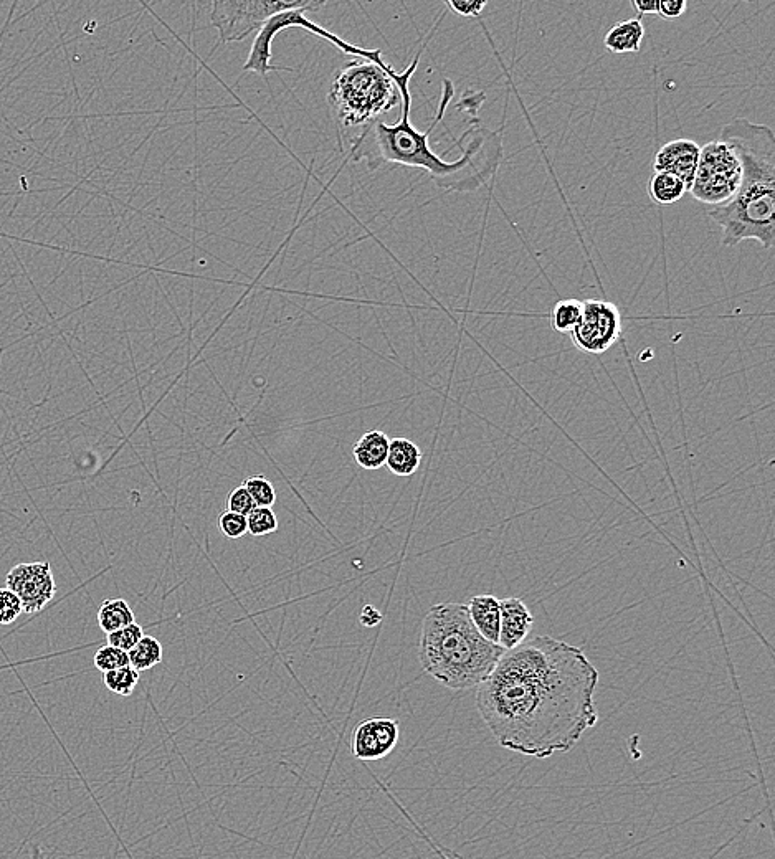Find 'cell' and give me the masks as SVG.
<instances>
[{
	"mask_svg": "<svg viewBox=\"0 0 775 859\" xmlns=\"http://www.w3.org/2000/svg\"><path fill=\"white\" fill-rule=\"evenodd\" d=\"M389 442L386 433L379 430L364 433L352 450L357 465L364 470H379L386 466Z\"/></svg>",
	"mask_w": 775,
	"mask_h": 859,
	"instance_id": "cell-16",
	"label": "cell"
},
{
	"mask_svg": "<svg viewBox=\"0 0 775 859\" xmlns=\"http://www.w3.org/2000/svg\"><path fill=\"white\" fill-rule=\"evenodd\" d=\"M93 663H95L96 670H100L101 673H108V671L129 666V656L126 651L119 650L115 646L105 645L98 648Z\"/></svg>",
	"mask_w": 775,
	"mask_h": 859,
	"instance_id": "cell-25",
	"label": "cell"
},
{
	"mask_svg": "<svg viewBox=\"0 0 775 859\" xmlns=\"http://www.w3.org/2000/svg\"><path fill=\"white\" fill-rule=\"evenodd\" d=\"M7 589L22 602L25 613H39L57 594L50 562H27L15 565L7 574Z\"/></svg>",
	"mask_w": 775,
	"mask_h": 859,
	"instance_id": "cell-10",
	"label": "cell"
},
{
	"mask_svg": "<svg viewBox=\"0 0 775 859\" xmlns=\"http://www.w3.org/2000/svg\"><path fill=\"white\" fill-rule=\"evenodd\" d=\"M103 683H105L106 689L111 691V693L126 698V696H131L136 686H138L139 673L134 668H131V666H124V668H119V670L103 673Z\"/></svg>",
	"mask_w": 775,
	"mask_h": 859,
	"instance_id": "cell-22",
	"label": "cell"
},
{
	"mask_svg": "<svg viewBox=\"0 0 775 859\" xmlns=\"http://www.w3.org/2000/svg\"><path fill=\"white\" fill-rule=\"evenodd\" d=\"M225 508L230 513L248 516V514L252 513L253 509L257 508V504L253 501L252 496L245 489V486H238V488L233 489L232 493L227 496Z\"/></svg>",
	"mask_w": 775,
	"mask_h": 859,
	"instance_id": "cell-29",
	"label": "cell"
},
{
	"mask_svg": "<svg viewBox=\"0 0 775 859\" xmlns=\"http://www.w3.org/2000/svg\"><path fill=\"white\" fill-rule=\"evenodd\" d=\"M742 164L736 149L721 139L701 146L691 195L713 209L728 204L741 186Z\"/></svg>",
	"mask_w": 775,
	"mask_h": 859,
	"instance_id": "cell-7",
	"label": "cell"
},
{
	"mask_svg": "<svg viewBox=\"0 0 775 859\" xmlns=\"http://www.w3.org/2000/svg\"><path fill=\"white\" fill-rule=\"evenodd\" d=\"M701 146L691 139H675L663 144L653 159V171L678 177L686 189H691L698 167Z\"/></svg>",
	"mask_w": 775,
	"mask_h": 859,
	"instance_id": "cell-12",
	"label": "cell"
},
{
	"mask_svg": "<svg viewBox=\"0 0 775 859\" xmlns=\"http://www.w3.org/2000/svg\"><path fill=\"white\" fill-rule=\"evenodd\" d=\"M447 7L452 10L453 14L460 15V17H478L486 7V0L485 2L483 0H478V2H473V0H447Z\"/></svg>",
	"mask_w": 775,
	"mask_h": 859,
	"instance_id": "cell-30",
	"label": "cell"
},
{
	"mask_svg": "<svg viewBox=\"0 0 775 859\" xmlns=\"http://www.w3.org/2000/svg\"><path fill=\"white\" fill-rule=\"evenodd\" d=\"M718 139L731 144L742 164L741 186L728 204L708 210L723 230V245L756 240L766 250L775 242V136L766 124L737 118Z\"/></svg>",
	"mask_w": 775,
	"mask_h": 859,
	"instance_id": "cell-3",
	"label": "cell"
},
{
	"mask_svg": "<svg viewBox=\"0 0 775 859\" xmlns=\"http://www.w3.org/2000/svg\"><path fill=\"white\" fill-rule=\"evenodd\" d=\"M399 722L389 717H374L357 724L352 732V755L362 762L386 759L399 744Z\"/></svg>",
	"mask_w": 775,
	"mask_h": 859,
	"instance_id": "cell-11",
	"label": "cell"
},
{
	"mask_svg": "<svg viewBox=\"0 0 775 859\" xmlns=\"http://www.w3.org/2000/svg\"><path fill=\"white\" fill-rule=\"evenodd\" d=\"M599 671L584 651L538 635L504 651L478 686L476 709L496 742L514 754H566L599 722Z\"/></svg>",
	"mask_w": 775,
	"mask_h": 859,
	"instance_id": "cell-1",
	"label": "cell"
},
{
	"mask_svg": "<svg viewBox=\"0 0 775 859\" xmlns=\"http://www.w3.org/2000/svg\"><path fill=\"white\" fill-rule=\"evenodd\" d=\"M504 650L480 635L462 603H438L425 615L419 660L428 676L448 689L478 688Z\"/></svg>",
	"mask_w": 775,
	"mask_h": 859,
	"instance_id": "cell-4",
	"label": "cell"
},
{
	"mask_svg": "<svg viewBox=\"0 0 775 859\" xmlns=\"http://www.w3.org/2000/svg\"><path fill=\"white\" fill-rule=\"evenodd\" d=\"M582 316V301L569 298L554 304L551 311L552 329L559 334H571Z\"/></svg>",
	"mask_w": 775,
	"mask_h": 859,
	"instance_id": "cell-21",
	"label": "cell"
},
{
	"mask_svg": "<svg viewBox=\"0 0 775 859\" xmlns=\"http://www.w3.org/2000/svg\"><path fill=\"white\" fill-rule=\"evenodd\" d=\"M471 622L480 635L498 645L500 640V600L495 595H476L468 605Z\"/></svg>",
	"mask_w": 775,
	"mask_h": 859,
	"instance_id": "cell-14",
	"label": "cell"
},
{
	"mask_svg": "<svg viewBox=\"0 0 775 859\" xmlns=\"http://www.w3.org/2000/svg\"><path fill=\"white\" fill-rule=\"evenodd\" d=\"M632 7L637 10L638 17L657 14L658 0H632Z\"/></svg>",
	"mask_w": 775,
	"mask_h": 859,
	"instance_id": "cell-33",
	"label": "cell"
},
{
	"mask_svg": "<svg viewBox=\"0 0 775 859\" xmlns=\"http://www.w3.org/2000/svg\"><path fill=\"white\" fill-rule=\"evenodd\" d=\"M359 620H361V625H364V627L374 628L382 622V613L376 607L366 605V607L362 608Z\"/></svg>",
	"mask_w": 775,
	"mask_h": 859,
	"instance_id": "cell-32",
	"label": "cell"
},
{
	"mask_svg": "<svg viewBox=\"0 0 775 859\" xmlns=\"http://www.w3.org/2000/svg\"><path fill=\"white\" fill-rule=\"evenodd\" d=\"M443 15L437 20L432 32L425 38L419 52L410 63L405 72H395L389 68V75L397 85L400 93V119L399 123L386 124L382 121L372 124L369 133H374L372 139V151L367 152L369 157V169L392 164V166L412 167L427 172L432 181L438 187L447 192H475L485 187L491 177H495L504 159L503 134L501 131H493L486 128L478 119H471L470 128L458 138V148L462 156L457 161L447 162L438 156L430 148L428 139L438 124L445 118L448 105L455 95V86L452 80L442 81V98L438 103L437 116L433 118L432 124L427 131L422 133L415 129L410 121V108H412V95H410V80L417 72L422 53L425 52L430 38L435 34L438 25L442 22Z\"/></svg>",
	"mask_w": 775,
	"mask_h": 859,
	"instance_id": "cell-2",
	"label": "cell"
},
{
	"mask_svg": "<svg viewBox=\"0 0 775 859\" xmlns=\"http://www.w3.org/2000/svg\"><path fill=\"white\" fill-rule=\"evenodd\" d=\"M311 0H215L210 22L219 32V45L242 42L255 30L260 32L268 20L285 10L300 9Z\"/></svg>",
	"mask_w": 775,
	"mask_h": 859,
	"instance_id": "cell-8",
	"label": "cell"
},
{
	"mask_svg": "<svg viewBox=\"0 0 775 859\" xmlns=\"http://www.w3.org/2000/svg\"><path fill=\"white\" fill-rule=\"evenodd\" d=\"M24 613L20 598L12 590L0 589V625H12Z\"/></svg>",
	"mask_w": 775,
	"mask_h": 859,
	"instance_id": "cell-27",
	"label": "cell"
},
{
	"mask_svg": "<svg viewBox=\"0 0 775 859\" xmlns=\"http://www.w3.org/2000/svg\"><path fill=\"white\" fill-rule=\"evenodd\" d=\"M500 640L498 645L504 651L513 650L528 640L533 630V613L528 605L518 597H508L500 600Z\"/></svg>",
	"mask_w": 775,
	"mask_h": 859,
	"instance_id": "cell-13",
	"label": "cell"
},
{
	"mask_svg": "<svg viewBox=\"0 0 775 859\" xmlns=\"http://www.w3.org/2000/svg\"><path fill=\"white\" fill-rule=\"evenodd\" d=\"M128 656L129 666L138 673L151 670L162 661V645L154 636L144 635L143 640L139 641L133 650L128 651Z\"/></svg>",
	"mask_w": 775,
	"mask_h": 859,
	"instance_id": "cell-20",
	"label": "cell"
},
{
	"mask_svg": "<svg viewBox=\"0 0 775 859\" xmlns=\"http://www.w3.org/2000/svg\"><path fill=\"white\" fill-rule=\"evenodd\" d=\"M321 5H324V2H310L306 7L285 10V12H280V14H276L275 17L268 20L267 24L263 25L260 32H258L255 40H253L252 48H250V53H248L247 62L243 65L242 72L257 73L262 78H267L268 73L280 72V70L281 72H293L291 68L275 67V65H272L273 40H275L276 35L280 34L281 30L293 29V27H298V29H303L306 32H310V34L316 35V37L328 40L331 45H334V47L346 53V55H354V57L362 58L366 62L376 63L379 67L386 65V62L382 60V52L379 48H376V50H367V48L356 47V45L346 42V40L333 34V32L324 29L321 25L314 24L313 20L306 17V12L319 9Z\"/></svg>",
	"mask_w": 775,
	"mask_h": 859,
	"instance_id": "cell-6",
	"label": "cell"
},
{
	"mask_svg": "<svg viewBox=\"0 0 775 859\" xmlns=\"http://www.w3.org/2000/svg\"><path fill=\"white\" fill-rule=\"evenodd\" d=\"M243 486L250 493L258 508H272L273 504L276 503L275 486L265 476H250Z\"/></svg>",
	"mask_w": 775,
	"mask_h": 859,
	"instance_id": "cell-23",
	"label": "cell"
},
{
	"mask_svg": "<svg viewBox=\"0 0 775 859\" xmlns=\"http://www.w3.org/2000/svg\"><path fill=\"white\" fill-rule=\"evenodd\" d=\"M248 532L255 537L268 536L278 529V519L272 508H255L247 516Z\"/></svg>",
	"mask_w": 775,
	"mask_h": 859,
	"instance_id": "cell-24",
	"label": "cell"
},
{
	"mask_svg": "<svg viewBox=\"0 0 775 859\" xmlns=\"http://www.w3.org/2000/svg\"><path fill=\"white\" fill-rule=\"evenodd\" d=\"M686 7V0H658L657 15L665 20L680 19L681 15L685 14Z\"/></svg>",
	"mask_w": 775,
	"mask_h": 859,
	"instance_id": "cell-31",
	"label": "cell"
},
{
	"mask_svg": "<svg viewBox=\"0 0 775 859\" xmlns=\"http://www.w3.org/2000/svg\"><path fill=\"white\" fill-rule=\"evenodd\" d=\"M389 68L387 63L379 67L371 62H351L334 75L328 101L339 149L348 129L364 128V133L382 114L400 106V93Z\"/></svg>",
	"mask_w": 775,
	"mask_h": 859,
	"instance_id": "cell-5",
	"label": "cell"
},
{
	"mask_svg": "<svg viewBox=\"0 0 775 859\" xmlns=\"http://www.w3.org/2000/svg\"><path fill=\"white\" fill-rule=\"evenodd\" d=\"M648 192L655 204L671 205L683 199L688 189L678 177L666 172H655L648 184Z\"/></svg>",
	"mask_w": 775,
	"mask_h": 859,
	"instance_id": "cell-19",
	"label": "cell"
},
{
	"mask_svg": "<svg viewBox=\"0 0 775 859\" xmlns=\"http://www.w3.org/2000/svg\"><path fill=\"white\" fill-rule=\"evenodd\" d=\"M219 527L225 537L240 539L248 532L247 516L224 511L220 514Z\"/></svg>",
	"mask_w": 775,
	"mask_h": 859,
	"instance_id": "cell-28",
	"label": "cell"
},
{
	"mask_svg": "<svg viewBox=\"0 0 775 859\" xmlns=\"http://www.w3.org/2000/svg\"><path fill=\"white\" fill-rule=\"evenodd\" d=\"M134 622L136 617H134L133 608L129 607V603L123 598H113L101 603L98 610V625L106 635L128 627Z\"/></svg>",
	"mask_w": 775,
	"mask_h": 859,
	"instance_id": "cell-18",
	"label": "cell"
},
{
	"mask_svg": "<svg viewBox=\"0 0 775 859\" xmlns=\"http://www.w3.org/2000/svg\"><path fill=\"white\" fill-rule=\"evenodd\" d=\"M622 336V314L605 299L582 301V316L571 331L572 344L587 354H604Z\"/></svg>",
	"mask_w": 775,
	"mask_h": 859,
	"instance_id": "cell-9",
	"label": "cell"
},
{
	"mask_svg": "<svg viewBox=\"0 0 775 859\" xmlns=\"http://www.w3.org/2000/svg\"><path fill=\"white\" fill-rule=\"evenodd\" d=\"M387 468L397 476H412L422 465V450L409 438H392L387 453Z\"/></svg>",
	"mask_w": 775,
	"mask_h": 859,
	"instance_id": "cell-17",
	"label": "cell"
},
{
	"mask_svg": "<svg viewBox=\"0 0 775 859\" xmlns=\"http://www.w3.org/2000/svg\"><path fill=\"white\" fill-rule=\"evenodd\" d=\"M143 636V627L134 622L128 625V627L106 635V640H108V645L115 646V648L128 653V651L133 650L134 646L138 645L139 641L143 640Z\"/></svg>",
	"mask_w": 775,
	"mask_h": 859,
	"instance_id": "cell-26",
	"label": "cell"
},
{
	"mask_svg": "<svg viewBox=\"0 0 775 859\" xmlns=\"http://www.w3.org/2000/svg\"><path fill=\"white\" fill-rule=\"evenodd\" d=\"M643 38H645V27L642 20L628 19L612 25L604 38L607 50L614 53H638L642 50Z\"/></svg>",
	"mask_w": 775,
	"mask_h": 859,
	"instance_id": "cell-15",
	"label": "cell"
}]
</instances>
